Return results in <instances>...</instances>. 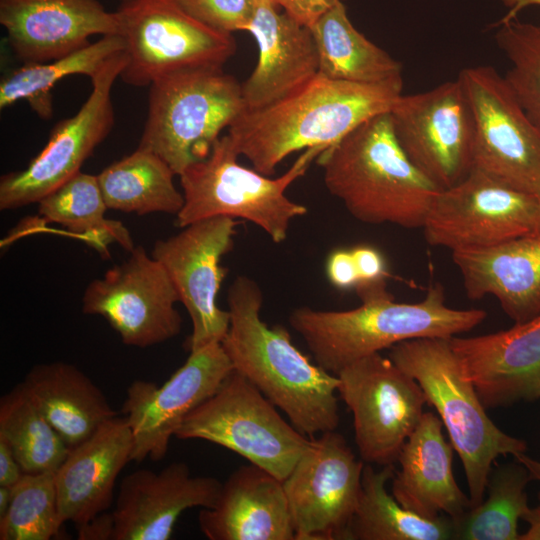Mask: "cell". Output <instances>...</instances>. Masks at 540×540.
Here are the masks:
<instances>
[{
	"label": "cell",
	"instance_id": "32",
	"mask_svg": "<svg viewBox=\"0 0 540 540\" xmlns=\"http://www.w3.org/2000/svg\"><path fill=\"white\" fill-rule=\"evenodd\" d=\"M124 49L122 37L110 34L61 58L22 64L0 82V109L26 101L39 117L49 119L53 115L52 90L61 79L77 74L91 78Z\"/></svg>",
	"mask_w": 540,
	"mask_h": 540
},
{
	"label": "cell",
	"instance_id": "45",
	"mask_svg": "<svg viewBox=\"0 0 540 540\" xmlns=\"http://www.w3.org/2000/svg\"><path fill=\"white\" fill-rule=\"evenodd\" d=\"M514 458L520 462L530 474L532 480L540 482V461L534 459L525 453H519Z\"/></svg>",
	"mask_w": 540,
	"mask_h": 540
},
{
	"label": "cell",
	"instance_id": "17",
	"mask_svg": "<svg viewBox=\"0 0 540 540\" xmlns=\"http://www.w3.org/2000/svg\"><path fill=\"white\" fill-rule=\"evenodd\" d=\"M237 224L227 216L199 220L176 235L157 240L151 251L190 316L189 352L221 343L228 331L229 312L218 307L216 298L227 272L221 260L233 248Z\"/></svg>",
	"mask_w": 540,
	"mask_h": 540
},
{
	"label": "cell",
	"instance_id": "30",
	"mask_svg": "<svg viewBox=\"0 0 540 540\" xmlns=\"http://www.w3.org/2000/svg\"><path fill=\"white\" fill-rule=\"evenodd\" d=\"M176 174L156 153L137 147L98 175L108 209L137 215H177L184 205L183 193L174 184Z\"/></svg>",
	"mask_w": 540,
	"mask_h": 540
},
{
	"label": "cell",
	"instance_id": "18",
	"mask_svg": "<svg viewBox=\"0 0 540 540\" xmlns=\"http://www.w3.org/2000/svg\"><path fill=\"white\" fill-rule=\"evenodd\" d=\"M232 370L221 343H213L190 351L162 385L133 381L122 405L133 437L131 461L163 459L184 419L217 391Z\"/></svg>",
	"mask_w": 540,
	"mask_h": 540
},
{
	"label": "cell",
	"instance_id": "28",
	"mask_svg": "<svg viewBox=\"0 0 540 540\" xmlns=\"http://www.w3.org/2000/svg\"><path fill=\"white\" fill-rule=\"evenodd\" d=\"M394 465L380 470L366 464L355 513L349 526V540H446L453 539L449 516L428 518L404 508L386 484L395 474Z\"/></svg>",
	"mask_w": 540,
	"mask_h": 540
},
{
	"label": "cell",
	"instance_id": "38",
	"mask_svg": "<svg viewBox=\"0 0 540 540\" xmlns=\"http://www.w3.org/2000/svg\"><path fill=\"white\" fill-rule=\"evenodd\" d=\"M359 281L358 284L386 282L388 271L383 255L373 246L357 245L351 249Z\"/></svg>",
	"mask_w": 540,
	"mask_h": 540
},
{
	"label": "cell",
	"instance_id": "19",
	"mask_svg": "<svg viewBox=\"0 0 540 540\" xmlns=\"http://www.w3.org/2000/svg\"><path fill=\"white\" fill-rule=\"evenodd\" d=\"M222 482L194 476L184 462L160 471L139 469L121 481L114 516L113 540H168L181 514L194 507L211 508Z\"/></svg>",
	"mask_w": 540,
	"mask_h": 540
},
{
	"label": "cell",
	"instance_id": "33",
	"mask_svg": "<svg viewBox=\"0 0 540 540\" xmlns=\"http://www.w3.org/2000/svg\"><path fill=\"white\" fill-rule=\"evenodd\" d=\"M531 480L527 469L516 459L492 469L487 499L452 519L453 539L519 540L518 521L530 508L525 489Z\"/></svg>",
	"mask_w": 540,
	"mask_h": 540
},
{
	"label": "cell",
	"instance_id": "11",
	"mask_svg": "<svg viewBox=\"0 0 540 540\" xmlns=\"http://www.w3.org/2000/svg\"><path fill=\"white\" fill-rule=\"evenodd\" d=\"M458 78L474 117L472 169L540 198V127L494 67H467Z\"/></svg>",
	"mask_w": 540,
	"mask_h": 540
},
{
	"label": "cell",
	"instance_id": "34",
	"mask_svg": "<svg viewBox=\"0 0 540 540\" xmlns=\"http://www.w3.org/2000/svg\"><path fill=\"white\" fill-rule=\"evenodd\" d=\"M0 438L24 473H55L70 451L21 383L0 399Z\"/></svg>",
	"mask_w": 540,
	"mask_h": 540
},
{
	"label": "cell",
	"instance_id": "24",
	"mask_svg": "<svg viewBox=\"0 0 540 540\" xmlns=\"http://www.w3.org/2000/svg\"><path fill=\"white\" fill-rule=\"evenodd\" d=\"M133 437L125 417H114L70 451L55 472L61 521L83 524L107 511L116 479L131 461Z\"/></svg>",
	"mask_w": 540,
	"mask_h": 540
},
{
	"label": "cell",
	"instance_id": "14",
	"mask_svg": "<svg viewBox=\"0 0 540 540\" xmlns=\"http://www.w3.org/2000/svg\"><path fill=\"white\" fill-rule=\"evenodd\" d=\"M126 63L125 51L108 59L90 78L92 90L78 112L54 126L44 148L25 169L1 176V210L37 203L81 171L83 163L113 128L111 93Z\"/></svg>",
	"mask_w": 540,
	"mask_h": 540
},
{
	"label": "cell",
	"instance_id": "7",
	"mask_svg": "<svg viewBox=\"0 0 540 540\" xmlns=\"http://www.w3.org/2000/svg\"><path fill=\"white\" fill-rule=\"evenodd\" d=\"M244 110L242 84L222 67L170 73L149 86L138 147L156 153L180 175L209 155L221 131Z\"/></svg>",
	"mask_w": 540,
	"mask_h": 540
},
{
	"label": "cell",
	"instance_id": "39",
	"mask_svg": "<svg viewBox=\"0 0 540 540\" xmlns=\"http://www.w3.org/2000/svg\"><path fill=\"white\" fill-rule=\"evenodd\" d=\"M326 274L331 284L339 289L355 288L359 277L351 249L333 251L327 258Z\"/></svg>",
	"mask_w": 540,
	"mask_h": 540
},
{
	"label": "cell",
	"instance_id": "13",
	"mask_svg": "<svg viewBox=\"0 0 540 540\" xmlns=\"http://www.w3.org/2000/svg\"><path fill=\"white\" fill-rule=\"evenodd\" d=\"M389 115L405 155L438 188H450L469 174L474 117L458 77L428 91L402 94Z\"/></svg>",
	"mask_w": 540,
	"mask_h": 540
},
{
	"label": "cell",
	"instance_id": "31",
	"mask_svg": "<svg viewBox=\"0 0 540 540\" xmlns=\"http://www.w3.org/2000/svg\"><path fill=\"white\" fill-rule=\"evenodd\" d=\"M38 214L57 223L110 257L109 246L117 243L127 251L135 247L128 229L117 220L105 217L108 209L97 175L79 171L37 202Z\"/></svg>",
	"mask_w": 540,
	"mask_h": 540
},
{
	"label": "cell",
	"instance_id": "37",
	"mask_svg": "<svg viewBox=\"0 0 540 540\" xmlns=\"http://www.w3.org/2000/svg\"><path fill=\"white\" fill-rule=\"evenodd\" d=\"M191 16L205 25L232 34L246 31L256 7V0H177Z\"/></svg>",
	"mask_w": 540,
	"mask_h": 540
},
{
	"label": "cell",
	"instance_id": "6",
	"mask_svg": "<svg viewBox=\"0 0 540 540\" xmlns=\"http://www.w3.org/2000/svg\"><path fill=\"white\" fill-rule=\"evenodd\" d=\"M324 149L303 150L285 173L269 178L238 162L240 154L228 134L219 137L206 158L192 163L179 175L184 205L176 215L177 226L227 216L254 223L274 243L285 241L291 221L308 211L289 199L286 190Z\"/></svg>",
	"mask_w": 540,
	"mask_h": 540
},
{
	"label": "cell",
	"instance_id": "23",
	"mask_svg": "<svg viewBox=\"0 0 540 540\" xmlns=\"http://www.w3.org/2000/svg\"><path fill=\"white\" fill-rule=\"evenodd\" d=\"M198 523L209 540H295L283 481L251 463L222 482L215 504L202 508Z\"/></svg>",
	"mask_w": 540,
	"mask_h": 540
},
{
	"label": "cell",
	"instance_id": "15",
	"mask_svg": "<svg viewBox=\"0 0 540 540\" xmlns=\"http://www.w3.org/2000/svg\"><path fill=\"white\" fill-rule=\"evenodd\" d=\"M364 465L335 430L309 438L283 480L295 540H348Z\"/></svg>",
	"mask_w": 540,
	"mask_h": 540
},
{
	"label": "cell",
	"instance_id": "49",
	"mask_svg": "<svg viewBox=\"0 0 540 540\" xmlns=\"http://www.w3.org/2000/svg\"><path fill=\"white\" fill-rule=\"evenodd\" d=\"M121 1H124V0H121Z\"/></svg>",
	"mask_w": 540,
	"mask_h": 540
},
{
	"label": "cell",
	"instance_id": "3",
	"mask_svg": "<svg viewBox=\"0 0 540 540\" xmlns=\"http://www.w3.org/2000/svg\"><path fill=\"white\" fill-rule=\"evenodd\" d=\"M361 305L346 311L300 307L289 316L316 363L336 375L347 365L406 340L451 338L486 318L482 309H454L445 304L440 284L416 303H399L386 282L355 287Z\"/></svg>",
	"mask_w": 540,
	"mask_h": 540
},
{
	"label": "cell",
	"instance_id": "10",
	"mask_svg": "<svg viewBox=\"0 0 540 540\" xmlns=\"http://www.w3.org/2000/svg\"><path fill=\"white\" fill-rule=\"evenodd\" d=\"M426 241L454 251L540 234V198L479 171L436 195L421 227Z\"/></svg>",
	"mask_w": 540,
	"mask_h": 540
},
{
	"label": "cell",
	"instance_id": "36",
	"mask_svg": "<svg viewBox=\"0 0 540 540\" xmlns=\"http://www.w3.org/2000/svg\"><path fill=\"white\" fill-rule=\"evenodd\" d=\"M499 25L495 41L511 64L504 78L526 114L540 127V25L514 19Z\"/></svg>",
	"mask_w": 540,
	"mask_h": 540
},
{
	"label": "cell",
	"instance_id": "42",
	"mask_svg": "<svg viewBox=\"0 0 540 540\" xmlns=\"http://www.w3.org/2000/svg\"><path fill=\"white\" fill-rule=\"evenodd\" d=\"M24 472L8 443L0 438V486H13Z\"/></svg>",
	"mask_w": 540,
	"mask_h": 540
},
{
	"label": "cell",
	"instance_id": "47",
	"mask_svg": "<svg viewBox=\"0 0 540 540\" xmlns=\"http://www.w3.org/2000/svg\"><path fill=\"white\" fill-rule=\"evenodd\" d=\"M540 399V376H538L532 383L527 399L528 401Z\"/></svg>",
	"mask_w": 540,
	"mask_h": 540
},
{
	"label": "cell",
	"instance_id": "5",
	"mask_svg": "<svg viewBox=\"0 0 540 540\" xmlns=\"http://www.w3.org/2000/svg\"><path fill=\"white\" fill-rule=\"evenodd\" d=\"M388 357L418 382L426 403L436 409L462 462L471 505L480 504L495 459L525 453L527 443L506 434L488 417L450 338L402 341L390 348Z\"/></svg>",
	"mask_w": 540,
	"mask_h": 540
},
{
	"label": "cell",
	"instance_id": "44",
	"mask_svg": "<svg viewBox=\"0 0 540 540\" xmlns=\"http://www.w3.org/2000/svg\"><path fill=\"white\" fill-rule=\"evenodd\" d=\"M501 1L506 7H509L510 10L500 22H506V21L514 19L516 14L524 7L531 6V5L540 6V0H501Z\"/></svg>",
	"mask_w": 540,
	"mask_h": 540
},
{
	"label": "cell",
	"instance_id": "40",
	"mask_svg": "<svg viewBox=\"0 0 540 540\" xmlns=\"http://www.w3.org/2000/svg\"><path fill=\"white\" fill-rule=\"evenodd\" d=\"M339 2L343 0H275L276 6L309 28Z\"/></svg>",
	"mask_w": 540,
	"mask_h": 540
},
{
	"label": "cell",
	"instance_id": "2",
	"mask_svg": "<svg viewBox=\"0 0 540 540\" xmlns=\"http://www.w3.org/2000/svg\"><path fill=\"white\" fill-rule=\"evenodd\" d=\"M402 89V78L361 84L317 74L271 105L244 110L228 127V136L253 169L269 176L290 154L327 148L364 121L390 112Z\"/></svg>",
	"mask_w": 540,
	"mask_h": 540
},
{
	"label": "cell",
	"instance_id": "9",
	"mask_svg": "<svg viewBox=\"0 0 540 540\" xmlns=\"http://www.w3.org/2000/svg\"><path fill=\"white\" fill-rule=\"evenodd\" d=\"M127 63L120 79L150 86L170 73L222 67L236 52L232 34L188 14L177 0H124L116 10Z\"/></svg>",
	"mask_w": 540,
	"mask_h": 540
},
{
	"label": "cell",
	"instance_id": "43",
	"mask_svg": "<svg viewBox=\"0 0 540 540\" xmlns=\"http://www.w3.org/2000/svg\"><path fill=\"white\" fill-rule=\"evenodd\" d=\"M524 520L529 528L523 534H520L519 540H540V492L538 493V505L534 508H529L523 515Z\"/></svg>",
	"mask_w": 540,
	"mask_h": 540
},
{
	"label": "cell",
	"instance_id": "16",
	"mask_svg": "<svg viewBox=\"0 0 540 540\" xmlns=\"http://www.w3.org/2000/svg\"><path fill=\"white\" fill-rule=\"evenodd\" d=\"M178 302V292L162 265L143 246H135L125 261L87 285L82 311L102 316L125 345L146 348L181 332Z\"/></svg>",
	"mask_w": 540,
	"mask_h": 540
},
{
	"label": "cell",
	"instance_id": "22",
	"mask_svg": "<svg viewBox=\"0 0 540 540\" xmlns=\"http://www.w3.org/2000/svg\"><path fill=\"white\" fill-rule=\"evenodd\" d=\"M450 342L486 408L526 400L540 376V314L507 330Z\"/></svg>",
	"mask_w": 540,
	"mask_h": 540
},
{
	"label": "cell",
	"instance_id": "8",
	"mask_svg": "<svg viewBox=\"0 0 540 540\" xmlns=\"http://www.w3.org/2000/svg\"><path fill=\"white\" fill-rule=\"evenodd\" d=\"M276 406L236 370L184 419L182 440L208 441L284 480L309 438L285 421Z\"/></svg>",
	"mask_w": 540,
	"mask_h": 540
},
{
	"label": "cell",
	"instance_id": "12",
	"mask_svg": "<svg viewBox=\"0 0 540 540\" xmlns=\"http://www.w3.org/2000/svg\"><path fill=\"white\" fill-rule=\"evenodd\" d=\"M336 376L337 392L353 414L361 460L394 465L424 413L420 385L381 353L347 365Z\"/></svg>",
	"mask_w": 540,
	"mask_h": 540
},
{
	"label": "cell",
	"instance_id": "21",
	"mask_svg": "<svg viewBox=\"0 0 540 540\" xmlns=\"http://www.w3.org/2000/svg\"><path fill=\"white\" fill-rule=\"evenodd\" d=\"M275 4L256 0L247 27L258 47L257 64L242 83L245 110L271 105L293 93L319 72V55L311 28Z\"/></svg>",
	"mask_w": 540,
	"mask_h": 540
},
{
	"label": "cell",
	"instance_id": "20",
	"mask_svg": "<svg viewBox=\"0 0 540 540\" xmlns=\"http://www.w3.org/2000/svg\"><path fill=\"white\" fill-rule=\"evenodd\" d=\"M0 23L22 64L66 56L93 35L120 33L117 12L99 0H0Z\"/></svg>",
	"mask_w": 540,
	"mask_h": 540
},
{
	"label": "cell",
	"instance_id": "25",
	"mask_svg": "<svg viewBox=\"0 0 540 540\" xmlns=\"http://www.w3.org/2000/svg\"><path fill=\"white\" fill-rule=\"evenodd\" d=\"M432 412L423 416L404 443L392 478V495L406 509L428 518L457 519L472 507L453 475V446Z\"/></svg>",
	"mask_w": 540,
	"mask_h": 540
},
{
	"label": "cell",
	"instance_id": "29",
	"mask_svg": "<svg viewBox=\"0 0 540 540\" xmlns=\"http://www.w3.org/2000/svg\"><path fill=\"white\" fill-rule=\"evenodd\" d=\"M311 31L319 55L318 74L361 84L402 78L401 63L354 27L343 2L326 12Z\"/></svg>",
	"mask_w": 540,
	"mask_h": 540
},
{
	"label": "cell",
	"instance_id": "41",
	"mask_svg": "<svg viewBox=\"0 0 540 540\" xmlns=\"http://www.w3.org/2000/svg\"><path fill=\"white\" fill-rule=\"evenodd\" d=\"M76 527L79 540H113L114 516L105 511Z\"/></svg>",
	"mask_w": 540,
	"mask_h": 540
},
{
	"label": "cell",
	"instance_id": "4",
	"mask_svg": "<svg viewBox=\"0 0 540 540\" xmlns=\"http://www.w3.org/2000/svg\"><path fill=\"white\" fill-rule=\"evenodd\" d=\"M316 159L328 191L368 224L421 228L441 190L405 155L389 112L364 121Z\"/></svg>",
	"mask_w": 540,
	"mask_h": 540
},
{
	"label": "cell",
	"instance_id": "26",
	"mask_svg": "<svg viewBox=\"0 0 540 540\" xmlns=\"http://www.w3.org/2000/svg\"><path fill=\"white\" fill-rule=\"evenodd\" d=\"M452 258L469 298L494 296L515 323L540 314V234L454 251Z\"/></svg>",
	"mask_w": 540,
	"mask_h": 540
},
{
	"label": "cell",
	"instance_id": "46",
	"mask_svg": "<svg viewBox=\"0 0 540 540\" xmlns=\"http://www.w3.org/2000/svg\"><path fill=\"white\" fill-rule=\"evenodd\" d=\"M12 498L11 486H0V518L7 512Z\"/></svg>",
	"mask_w": 540,
	"mask_h": 540
},
{
	"label": "cell",
	"instance_id": "48",
	"mask_svg": "<svg viewBox=\"0 0 540 540\" xmlns=\"http://www.w3.org/2000/svg\"><path fill=\"white\" fill-rule=\"evenodd\" d=\"M263 1L271 2V3L275 4V0H263Z\"/></svg>",
	"mask_w": 540,
	"mask_h": 540
},
{
	"label": "cell",
	"instance_id": "35",
	"mask_svg": "<svg viewBox=\"0 0 540 540\" xmlns=\"http://www.w3.org/2000/svg\"><path fill=\"white\" fill-rule=\"evenodd\" d=\"M12 487L7 512L0 518L1 540H49L62 525L54 472L24 473Z\"/></svg>",
	"mask_w": 540,
	"mask_h": 540
},
{
	"label": "cell",
	"instance_id": "1",
	"mask_svg": "<svg viewBox=\"0 0 540 540\" xmlns=\"http://www.w3.org/2000/svg\"><path fill=\"white\" fill-rule=\"evenodd\" d=\"M227 304L230 323L221 345L233 369L305 436L335 430L337 376L312 363L293 344L286 328L269 327L261 319L263 294L256 281L236 277L227 291Z\"/></svg>",
	"mask_w": 540,
	"mask_h": 540
},
{
	"label": "cell",
	"instance_id": "27",
	"mask_svg": "<svg viewBox=\"0 0 540 540\" xmlns=\"http://www.w3.org/2000/svg\"><path fill=\"white\" fill-rule=\"evenodd\" d=\"M21 384L70 448L117 416L100 388L72 364L35 365Z\"/></svg>",
	"mask_w": 540,
	"mask_h": 540
}]
</instances>
